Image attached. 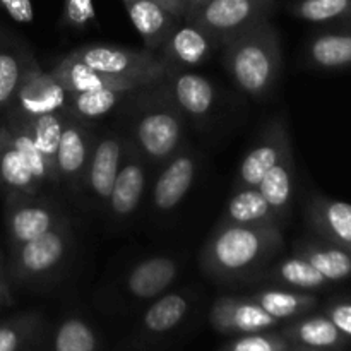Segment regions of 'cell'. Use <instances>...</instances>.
I'll list each match as a JSON object with an SVG mask.
<instances>
[{"mask_svg":"<svg viewBox=\"0 0 351 351\" xmlns=\"http://www.w3.org/2000/svg\"><path fill=\"white\" fill-rule=\"evenodd\" d=\"M14 115H16V113H14ZM21 119H23L24 122L27 123V127H29V132L31 136H33L34 144H36L45 165H47V170L51 178V184L58 185L57 154H58V144H60L62 129H64L65 112L50 113V115H43V117H34V119H24V117H21Z\"/></svg>","mask_w":351,"mask_h":351,"instance_id":"29","label":"cell"},{"mask_svg":"<svg viewBox=\"0 0 351 351\" xmlns=\"http://www.w3.org/2000/svg\"><path fill=\"white\" fill-rule=\"evenodd\" d=\"M154 2L160 3L161 7H165L168 12H171L173 16H177L178 19H185V14H187V10H185L184 0H154Z\"/></svg>","mask_w":351,"mask_h":351,"instance_id":"42","label":"cell"},{"mask_svg":"<svg viewBox=\"0 0 351 351\" xmlns=\"http://www.w3.org/2000/svg\"><path fill=\"white\" fill-rule=\"evenodd\" d=\"M96 336L81 319H69L58 328L55 351H95Z\"/></svg>","mask_w":351,"mask_h":351,"instance_id":"35","label":"cell"},{"mask_svg":"<svg viewBox=\"0 0 351 351\" xmlns=\"http://www.w3.org/2000/svg\"><path fill=\"white\" fill-rule=\"evenodd\" d=\"M293 332L304 345L314 346V348L335 346L341 338V332L329 317L305 319L295 326Z\"/></svg>","mask_w":351,"mask_h":351,"instance_id":"34","label":"cell"},{"mask_svg":"<svg viewBox=\"0 0 351 351\" xmlns=\"http://www.w3.org/2000/svg\"><path fill=\"white\" fill-rule=\"evenodd\" d=\"M96 10L93 0H64L62 24L71 29H84L95 23Z\"/></svg>","mask_w":351,"mask_h":351,"instance_id":"36","label":"cell"},{"mask_svg":"<svg viewBox=\"0 0 351 351\" xmlns=\"http://www.w3.org/2000/svg\"><path fill=\"white\" fill-rule=\"evenodd\" d=\"M189 312V300L182 293H165L147 308L144 326L151 332H167L182 322Z\"/></svg>","mask_w":351,"mask_h":351,"instance_id":"32","label":"cell"},{"mask_svg":"<svg viewBox=\"0 0 351 351\" xmlns=\"http://www.w3.org/2000/svg\"><path fill=\"white\" fill-rule=\"evenodd\" d=\"M21 343V331L14 326H0V351H16Z\"/></svg>","mask_w":351,"mask_h":351,"instance_id":"40","label":"cell"},{"mask_svg":"<svg viewBox=\"0 0 351 351\" xmlns=\"http://www.w3.org/2000/svg\"><path fill=\"white\" fill-rule=\"evenodd\" d=\"M290 143V134H288L287 123L283 120L276 119L267 123L256 146L243 156L242 163H240L239 171H237L235 189L257 187L261 178L276 163L278 158Z\"/></svg>","mask_w":351,"mask_h":351,"instance_id":"15","label":"cell"},{"mask_svg":"<svg viewBox=\"0 0 351 351\" xmlns=\"http://www.w3.org/2000/svg\"><path fill=\"white\" fill-rule=\"evenodd\" d=\"M10 290H9V274H7V264L3 261L2 252H0V304L9 302Z\"/></svg>","mask_w":351,"mask_h":351,"instance_id":"41","label":"cell"},{"mask_svg":"<svg viewBox=\"0 0 351 351\" xmlns=\"http://www.w3.org/2000/svg\"><path fill=\"white\" fill-rule=\"evenodd\" d=\"M147 161L136 149L132 141L125 139L120 170L113 182L106 209L115 221H127L132 218L143 202L147 187Z\"/></svg>","mask_w":351,"mask_h":351,"instance_id":"10","label":"cell"},{"mask_svg":"<svg viewBox=\"0 0 351 351\" xmlns=\"http://www.w3.org/2000/svg\"><path fill=\"white\" fill-rule=\"evenodd\" d=\"M185 2V10H187V14H185V17L191 16L192 12H195V10L199 9L201 5H204L208 0H184Z\"/></svg>","mask_w":351,"mask_h":351,"instance_id":"43","label":"cell"},{"mask_svg":"<svg viewBox=\"0 0 351 351\" xmlns=\"http://www.w3.org/2000/svg\"><path fill=\"white\" fill-rule=\"evenodd\" d=\"M223 60L237 88L254 99L271 95L281 71L280 34L264 19L221 45Z\"/></svg>","mask_w":351,"mask_h":351,"instance_id":"2","label":"cell"},{"mask_svg":"<svg viewBox=\"0 0 351 351\" xmlns=\"http://www.w3.org/2000/svg\"><path fill=\"white\" fill-rule=\"evenodd\" d=\"M290 12L298 19L314 24L350 21L351 0H295Z\"/></svg>","mask_w":351,"mask_h":351,"instance_id":"33","label":"cell"},{"mask_svg":"<svg viewBox=\"0 0 351 351\" xmlns=\"http://www.w3.org/2000/svg\"><path fill=\"white\" fill-rule=\"evenodd\" d=\"M74 58L88 67L130 82L137 89H146L149 86L160 84L167 77V67L158 53L137 48L117 47V45L91 43L79 47L71 51Z\"/></svg>","mask_w":351,"mask_h":351,"instance_id":"5","label":"cell"},{"mask_svg":"<svg viewBox=\"0 0 351 351\" xmlns=\"http://www.w3.org/2000/svg\"><path fill=\"white\" fill-rule=\"evenodd\" d=\"M221 223L230 225H269L280 226L281 218L276 215L269 202L264 199L257 187L235 189L232 197L228 199Z\"/></svg>","mask_w":351,"mask_h":351,"instance_id":"24","label":"cell"},{"mask_svg":"<svg viewBox=\"0 0 351 351\" xmlns=\"http://www.w3.org/2000/svg\"><path fill=\"white\" fill-rule=\"evenodd\" d=\"M132 93L136 91H127V89H93V91L69 93L67 113L89 125L91 122H98L103 117L110 115Z\"/></svg>","mask_w":351,"mask_h":351,"instance_id":"28","label":"cell"},{"mask_svg":"<svg viewBox=\"0 0 351 351\" xmlns=\"http://www.w3.org/2000/svg\"><path fill=\"white\" fill-rule=\"evenodd\" d=\"M123 146H125V139L119 134L105 132L101 136H96L82 191L88 192L98 204L105 208L113 182L122 165Z\"/></svg>","mask_w":351,"mask_h":351,"instance_id":"14","label":"cell"},{"mask_svg":"<svg viewBox=\"0 0 351 351\" xmlns=\"http://www.w3.org/2000/svg\"><path fill=\"white\" fill-rule=\"evenodd\" d=\"M280 226L219 223L201 252V266L219 280H252L283 249Z\"/></svg>","mask_w":351,"mask_h":351,"instance_id":"1","label":"cell"},{"mask_svg":"<svg viewBox=\"0 0 351 351\" xmlns=\"http://www.w3.org/2000/svg\"><path fill=\"white\" fill-rule=\"evenodd\" d=\"M65 216L41 195H5V221L9 247H19L50 232Z\"/></svg>","mask_w":351,"mask_h":351,"instance_id":"8","label":"cell"},{"mask_svg":"<svg viewBox=\"0 0 351 351\" xmlns=\"http://www.w3.org/2000/svg\"><path fill=\"white\" fill-rule=\"evenodd\" d=\"M199 170V158L194 149L182 146L168 158L158 173L151 191V202L158 213H171L182 204L194 185Z\"/></svg>","mask_w":351,"mask_h":351,"instance_id":"12","label":"cell"},{"mask_svg":"<svg viewBox=\"0 0 351 351\" xmlns=\"http://www.w3.org/2000/svg\"><path fill=\"white\" fill-rule=\"evenodd\" d=\"M304 55L308 67L324 71L351 67V26L312 36Z\"/></svg>","mask_w":351,"mask_h":351,"instance_id":"22","label":"cell"},{"mask_svg":"<svg viewBox=\"0 0 351 351\" xmlns=\"http://www.w3.org/2000/svg\"><path fill=\"white\" fill-rule=\"evenodd\" d=\"M252 280L271 281V283H278L281 287L298 291L319 290V288H324L329 283L311 263H307V261L298 256L281 259L280 263L273 264V266L269 264Z\"/></svg>","mask_w":351,"mask_h":351,"instance_id":"26","label":"cell"},{"mask_svg":"<svg viewBox=\"0 0 351 351\" xmlns=\"http://www.w3.org/2000/svg\"><path fill=\"white\" fill-rule=\"evenodd\" d=\"M281 348H283V345L278 339L266 335H259V332H252V335L243 336L239 341L233 343L230 351H281Z\"/></svg>","mask_w":351,"mask_h":351,"instance_id":"37","label":"cell"},{"mask_svg":"<svg viewBox=\"0 0 351 351\" xmlns=\"http://www.w3.org/2000/svg\"><path fill=\"white\" fill-rule=\"evenodd\" d=\"M69 91H65L50 71H43L36 57H31L17 91L7 112L16 113L24 119L67 112ZM5 112V113H7Z\"/></svg>","mask_w":351,"mask_h":351,"instance_id":"7","label":"cell"},{"mask_svg":"<svg viewBox=\"0 0 351 351\" xmlns=\"http://www.w3.org/2000/svg\"><path fill=\"white\" fill-rule=\"evenodd\" d=\"M329 319L335 322L336 328L339 329V332L351 338V302L341 300L336 302L329 308Z\"/></svg>","mask_w":351,"mask_h":351,"instance_id":"39","label":"cell"},{"mask_svg":"<svg viewBox=\"0 0 351 351\" xmlns=\"http://www.w3.org/2000/svg\"><path fill=\"white\" fill-rule=\"evenodd\" d=\"M213 324L223 331L237 332H261L278 324L261 305L252 298L221 297L215 302L211 311Z\"/></svg>","mask_w":351,"mask_h":351,"instance_id":"18","label":"cell"},{"mask_svg":"<svg viewBox=\"0 0 351 351\" xmlns=\"http://www.w3.org/2000/svg\"><path fill=\"white\" fill-rule=\"evenodd\" d=\"M74 245L67 218L38 239L10 249L7 274L19 283H40L55 278L69 261Z\"/></svg>","mask_w":351,"mask_h":351,"instance_id":"4","label":"cell"},{"mask_svg":"<svg viewBox=\"0 0 351 351\" xmlns=\"http://www.w3.org/2000/svg\"><path fill=\"white\" fill-rule=\"evenodd\" d=\"M50 74L69 93L93 91V89H127V91H139L130 82L122 81V79L110 77V75L101 74V72L88 67L86 64L79 62L77 58L72 57L71 53L60 58L53 65Z\"/></svg>","mask_w":351,"mask_h":351,"instance_id":"21","label":"cell"},{"mask_svg":"<svg viewBox=\"0 0 351 351\" xmlns=\"http://www.w3.org/2000/svg\"><path fill=\"white\" fill-rule=\"evenodd\" d=\"M180 274L177 259L153 256L137 263L125 276V288L134 298L153 300L168 291Z\"/></svg>","mask_w":351,"mask_h":351,"instance_id":"16","label":"cell"},{"mask_svg":"<svg viewBox=\"0 0 351 351\" xmlns=\"http://www.w3.org/2000/svg\"><path fill=\"white\" fill-rule=\"evenodd\" d=\"M295 256L311 263L328 281H341L351 276V254L326 240L300 242L295 247Z\"/></svg>","mask_w":351,"mask_h":351,"instance_id":"27","label":"cell"},{"mask_svg":"<svg viewBox=\"0 0 351 351\" xmlns=\"http://www.w3.org/2000/svg\"><path fill=\"white\" fill-rule=\"evenodd\" d=\"M160 86L185 119L202 122L215 110L216 88L206 75L194 71L168 72Z\"/></svg>","mask_w":351,"mask_h":351,"instance_id":"13","label":"cell"},{"mask_svg":"<svg viewBox=\"0 0 351 351\" xmlns=\"http://www.w3.org/2000/svg\"><path fill=\"white\" fill-rule=\"evenodd\" d=\"M2 122L9 127L10 136H12V141L14 144H16L17 151L21 153V156H23L24 163L27 165L31 173H33L34 177H36V180L41 184V187L45 189L47 185H53L51 184L50 173H48L47 170V165H45L43 158H41L36 144H34V139L33 136H31L27 123L24 122L21 117L9 112L2 115Z\"/></svg>","mask_w":351,"mask_h":351,"instance_id":"30","label":"cell"},{"mask_svg":"<svg viewBox=\"0 0 351 351\" xmlns=\"http://www.w3.org/2000/svg\"><path fill=\"white\" fill-rule=\"evenodd\" d=\"M257 189L283 221L290 213L295 194V161L291 143L285 147L276 163L261 178Z\"/></svg>","mask_w":351,"mask_h":351,"instance_id":"23","label":"cell"},{"mask_svg":"<svg viewBox=\"0 0 351 351\" xmlns=\"http://www.w3.org/2000/svg\"><path fill=\"white\" fill-rule=\"evenodd\" d=\"M130 23L143 38L146 50L158 53L175 27L184 19H178L154 0H122Z\"/></svg>","mask_w":351,"mask_h":351,"instance_id":"19","label":"cell"},{"mask_svg":"<svg viewBox=\"0 0 351 351\" xmlns=\"http://www.w3.org/2000/svg\"><path fill=\"white\" fill-rule=\"evenodd\" d=\"M0 187L5 195H41L36 180L14 144L10 130L0 120Z\"/></svg>","mask_w":351,"mask_h":351,"instance_id":"20","label":"cell"},{"mask_svg":"<svg viewBox=\"0 0 351 351\" xmlns=\"http://www.w3.org/2000/svg\"><path fill=\"white\" fill-rule=\"evenodd\" d=\"M219 47L221 43L213 34L197 24L184 19L168 36L163 47L158 50V57L167 67V74L177 71H192L206 64Z\"/></svg>","mask_w":351,"mask_h":351,"instance_id":"11","label":"cell"},{"mask_svg":"<svg viewBox=\"0 0 351 351\" xmlns=\"http://www.w3.org/2000/svg\"><path fill=\"white\" fill-rule=\"evenodd\" d=\"M250 298L276 321L295 317L315 305V297L302 293L298 290H273L271 288V290L257 291Z\"/></svg>","mask_w":351,"mask_h":351,"instance_id":"31","label":"cell"},{"mask_svg":"<svg viewBox=\"0 0 351 351\" xmlns=\"http://www.w3.org/2000/svg\"><path fill=\"white\" fill-rule=\"evenodd\" d=\"M33 51L12 36H0V117L9 110Z\"/></svg>","mask_w":351,"mask_h":351,"instance_id":"25","label":"cell"},{"mask_svg":"<svg viewBox=\"0 0 351 351\" xmlns=\"http://www.w3.org/2000/svg\"><path fill=\"white\" fill-rule=\"evenodd\" d=\"M0 9L19 24H29L34 21V9L31 0H0Z\"/></svg>","mask_w":351,"mask_h":351,"instance_id":"38","label":"cell"},{"mask_svg":"<svg viewBox=\"0 0 351 351\" xmlns=\"http://www.w3.org/2000/svg\"><path fill=\"white\" fill-rule=\"evenodd\" d=\"M274 0H208L185 19L225 43L247 27L269 19Z\"/></svg>","mask_w":351,"mask_h":351,"instance_id":"6","label":"cell"},{"mask_svg":"<svg viewBox=\"0 0 351 351\" xmlns=\"http://www.w3.org/2000/svg\"><path fill=\"white\" fill-rule=\"evenodd\" d=\"M308 221L322 240L351 254V204L338 199L314 195L307 208Z\"/></svg>","mask_w":351,"mask_h":351,"instance_id":"17","label":"cell"},{"mask_svg":"<svg viewBox=\"0 0 351 351\" xmlns=\"http://www.w3.org/2000/svg\"><path fill=\"white\" fill-rule=\"evenodd\" d=\"M184 120L185 117L161 89L141 108L130 141L147 163L163 165L184 146Z\"/></svg>","mask_w":351,"mask_h":351,"instance_id":"3","label":"cell"},{"mask_svg":"<svg viewBox=\"0 0 351 351\" xmlns=\"http://www.w3.org/2000/svg\"><path fill=\"white\" fill-rule=\"evenodd\" d=\"M95 141L96 134L89 129L88 123L74 119L65 112L57 154L58 185H64L72 191H82Z\"/></svg>","mask_w":351,"mask_h":351,"instance_id":"9","label":"cell"}]
</instances>
